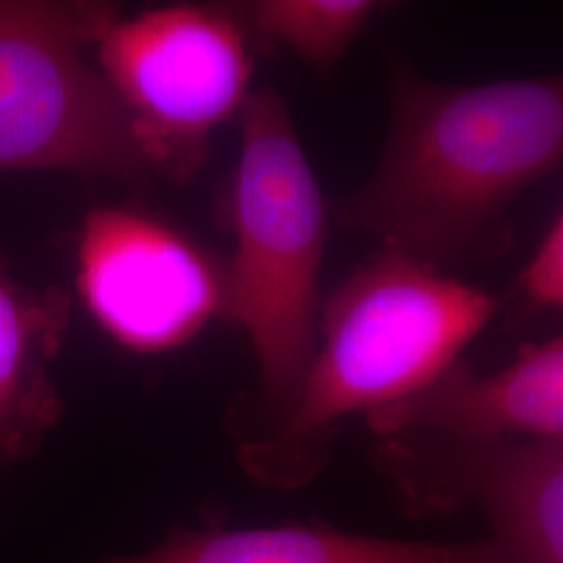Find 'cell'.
<instances>
[{
  "instance_id": "52a82bcc",
  "label": "cell",
  "mask_w": 563,
  "mask_h": 563,
  "mask_svg": "<svg viewBox=\"0 0 563 563\" xmlns=\"http://www.w3.org/2000/svg\"><path fill=\"white\" fill-rule=\"evenodd\" d=\"M81 301L104 334L141 355L195 341L228 322V263L139 207H97L78 242Z\"/></svg>"
},
{
  "instance_id": "30bf717a",
  "label": "cell",
  "mask_w": 563,
  "mask_h": 563,
  "mask_svg": "<svg viewBox=\"0 0 563 563\" xmlns=\"http://www.w3.org/2000/svg\"><path fill=\"white\" fill-rule=\"evenodd\" d=\"M71 322V297L13 278L0 251V470L30 460L65 413L51 365Z\"/></svg>"
},
{
  "instance_id": "8fae6325",
  "label": "cell",
  "mask_w": 563,
  "mask_h": 563,
  "mask_svg": "<svg viewBox=\"0 0 563 563\" xmlns=\"http://www.w3.org/2000/svg\"><path fill=\"white\" fill-rule=\"evenodd\" d=\"M374 0H255L241 4L251 36L276 42L313 67H330L384 9Z\"/></svg>"
},
{
  "instance_id": "5b68a950",
  "label": "cell",
  "mask_w": 563,
  "mask_h": 563,
  "mask_svg": "<svg viewBox=\"0 0 563 563\" xmlns=\"http://www.w3.org/2000/svg\"><path fill=\"white\" fill-rule=\"evenodd\" d=\"M251 32L241 4H167L123 18L92 44L97 67L125 109L153 178L184 184L209 141L251 97Z\"/></svg>"
},
{
  "instance_id": "7a4b0ae2",
  "label": "cell",
  "mask_w": 563,
  "mask_h": 563,
  "mask_svg": "<svg viewBox=\"0 0 563 563\" xmlns=\"http://www.w3.org/2000/svg\"><path fill=\"white\" fill-rule=\"evenodd\" d=\"M499 311V299L437 267L383 249L323 302L318 349L284 422L239 443L244 474L299 490L332 457L346 418L384 409L432 383Z\"/></svg>"
},
{
  "instance_id": "277c9868",
  "label": "cell",
  "mask_w": 563,
  "mask_h": 563,
  "mask_svg": "<svg viewBox=\"0 0 563 563\" xmlns=\"http://www.w3.org/2000/svg\"><path fill=\"white\" fill-rule=\"evenodd\" d=\"M118 11L109 2L0 0V174L153 178L120 99L84 57Z\"/></svg>"
},
{
  "instance_id": "6da1fadb",
  "label": "cell",
  "mask_w": 563,
  "mask_h": 563,
  "mask_svg": "<svg viewBox=\"0 0 563 563\" xmlns=\"http://www.w3.org/2000/svg\"><path fill=\"white\" fill-rule=\"evenodd\" d=\"M562 159L560 76L446 86L405 71L380 163L334 213L441 272L495 262L514 246V202Z\"/></svg>"
},
{
  "instance_id": "3957f363",
  "label": "cell",
  "mask_w": 563,
  "mask_h": 563,
  "mask_svg": "<svg viewBox=\"0 0 563 563\" xmlns=\"http://www.w3.org/2000/svg\"><path fill=\"white\" fill-rule=\"evenodd\" d=\"M230 181L228 323L251 342L257 399L239 443L276 430L295 409L318 349L328 207L290 109L272 88L253 90L241 115Z\"/></svg>"
},
{
  "instance_id": "8992f818",
  "label": "cell",
  "mask_w": 563,
  "mask_h": 563,
  "mask_svg": "<svg viewBox=\"0 0 563 563\" xmlns=\"http://www.w3.org/2000/svg\"><path fill=\"white\" fill-rule=\"evenodd\" d=\"M372 465L409 518L483 514L511 563H563V441L376 437Z\"/></svg>"
},
{
  "instance_id": "7c38bea8",
  "label": "cell",
  "mask_w": 563,
  "mask_h": 563,
  "mask_svg": "<svg viewBox=\"0 0 563 563\" xmlns=\"http://www.w3.org/2000/svg\"><path fill=\"white\" fill-rule=\"evenodd\" d=\"M518 290L532 309L560 311L563 307V218L558 213L520 272Z\"/></svg>"
},
{
  "instance_id": "9c48e42d",
  "label": "cell",
  "mask_w": 563,
  "mask_h": 563,
  "mask_svg": "<svg viewBox=\"0 0 563 563\" xmlns=\"http://www.w3.org/2000/svg\"><path fill=\"white\" fill-rule=\"evenodd\" d=\"M101 563H511L493 539L409 541L346 532L328 523L174 528L162 543Z\"/></svg>"
},
{
  "instance_id": "ba28073f",
  "label": "cell",
  "mask_w": 563,
  "mask_h": 563,
  "mask_svg": "<svg viewBox=\"0 0 563 563\" xmlns=\"http://www.w3.org/2000/svg\"><path fill=\"white\" fill-rule=\"evenodd\" d=\"M374 437L563 441V341L530 342L501 369L449 365L413 395L365 416Z\"/></svg>"
}]
</instances>
